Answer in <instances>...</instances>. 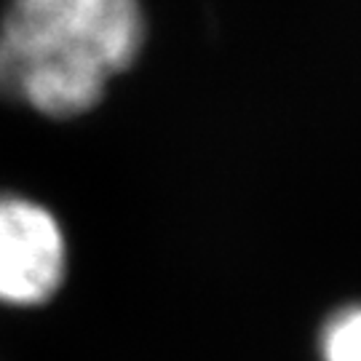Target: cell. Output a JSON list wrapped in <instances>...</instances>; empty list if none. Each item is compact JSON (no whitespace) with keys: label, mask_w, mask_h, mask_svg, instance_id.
<instances>
[{"label":"cell","mask_w":361,"mask_h":361,"mask_svg":"<svg viewBox=\"0 0 361 361\" xmlns=\"http://www.w3.org/2000/svg\"><path fill=\"white\" fill-rule=\"evenodd\" d=\"M142 40L140 0H11L0 22V97L75 118L134 65Z\"/></svg>","instance_id":"6da1fadb"},{"label":"cell","mask_w":361,"mask_h":361,"mask_svg":"<svg viewBox=\"0 0 361 361\" xmlns=\"http://www.w3.org/2000/svg\"><path fill=\"white\" fill-rule=\"evenodd\" d=\"M322 361H361V305L340 310L326 322Z\"/></svg>","instance_id":"3957f363"},{"label":"cell","mask_w":361,"mask_h":361,"mask_svg":"<svg viewBox=\"0 0 361 361\" xmlns=\"http://www.w3.org/2000/svg\"><path fill=\"white\" fill-rule=\"evenodd\" d=\"M65 233L49 209L0 193V302L32 308L65 281Z\"/></svg>","instance_id":"7a4b0ae2"}]
</instances>
